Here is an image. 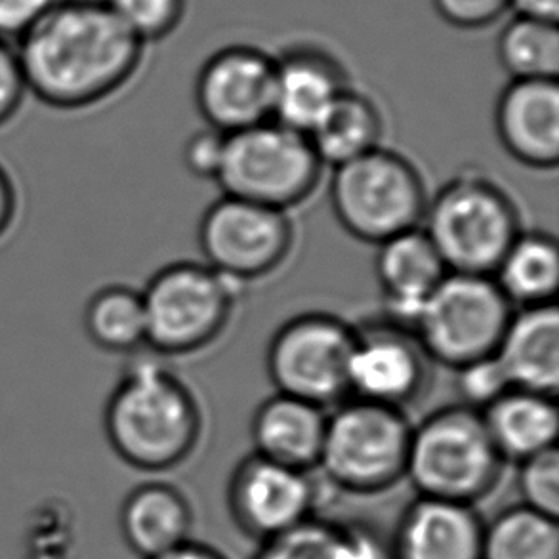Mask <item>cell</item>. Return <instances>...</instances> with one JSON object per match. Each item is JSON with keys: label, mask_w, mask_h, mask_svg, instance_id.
Returning a JSON list of instances; mask_svg holds the SVG:
<instances>
[{"label": "cell", "mask_w": 559, "mask_h": 559, "mask_svg": "<svg viewBox=\"0 0 559 559\" xmlns=\"http://www.w3.org/2000/svg\"><path fill=\"white\" fill-rule=\"evenodd\" d=\"M382 136L384 119L377 102L348 88L311 129L308 140L323 167L336 168L380 147Z\"/></svg>", "instance_id": "cb8c5ba5"}, {"label": "cell", "mask_w": 559, "mask_h": 559, "mask_svg": "<svg viewBox=\"0 0 559 559\" xmlns=\"http://www.w3.org/2000/svg\"><path fill=\"white\" fill-rule=\"evenodd\" d=\"M27 91L60 111L98 106L121 92L145 45L104 0H60L17 43Z\"/></svg>", "instance_id": "6da1fadb"}, {"label": "cell", "mask_w": 559, "mask_h": 559, "mask_svg": "<svg viewBox=\"0 0 559 559\" xmlns=\"http://www.w3.org/2000/svg\"><path fill=\"white\" fill-rule=\"evenodd\" d=\"M514 313L492 275L449 272L411 329L431 364L459 371L497 354Z\"/></svg>", "instance_id": "ba28073f"}, {"label": "cell", "mask_w": 559, "mask_h": 559, "mask_svg": "<svg viewBox=\"0 0 559 559\" xmlns=\"http://www.w3.org/2000/svg\"><path fill=\"white\" fill-rule=\"evenodd\" d=\"M321 487L313 472L283 466L250 453L237 462L226 489L235 530L257 545L318 515Z\"/></svg>", "instance_id": "7c38bea8"}, {"label": "cell", "mask_w": 559, "mask_h": 559, "mask_svg": "<svg viewBox=\"0 0 559 559\" xmlns=\"http://www.w3.org/2000/svg\"><path fill=\"white\" fill-rule=\"evenodd\" d=\"M481 559H559L558 520L522 502L500 510L485 522Z\"/></svg>", "instance_id": "4316f807"}, {"label": "cell", "mask_w": 559, "mask_h": 559, "mask_svg": "<svg viewBox=\"0 0 559 559\" xmlns=\"http://www.w3.org/2000/svg\"><path fill=\"white\" fill-rule=\"evenodd\" d=\"M152 559H229L226 554L204 543H197L195 538H191L182 546H178L175 550L160 554L157 558Z\"/></svg>", "instance_id": "f35d334b"}, {"label": "cell", "mask_w": 559, "mask_h": 559, "mask_svg": "<svg viewBox=\"0 0 559 559\" xmlns=\"http://www.w3.org/2000/svg\"><path fill=\"white\" fill-rule=\"evenodd\" d=\"M329 197L342 229L374 247L423 226L430 199L415 163L382 145L333 168Z\"/></svg>", "instance_id": "52a82bcc"}, {"label": "cell", "mask_w": 559, "mask_h": 559, "mask_svg": "<svg viewBox=\"0 0 559 559\" xmlns=\"http://www.w3.org/2000/svg\"><path fill=\"white\" fill-rule=\"evenodd\" d=\"M275 58L252 46H229L204 61L195 106L206 127L234 134L272 121Z\"/></svg>", "instance_id": "5bb4252c"}, {"label": "cell", "mask_w": 559, "mask_h": 559, "mask_svg": "<svg viewBox=\"0 0 559 559\" xmlns=\"http://www.w3.org/2000/svg\"><path fill=\"white\" fill-rule=\"evenodd\" d=\"M163 359L152 352L130 356L104 407L107 443L145 474L180 468L203 438L201 403Z\"/></svg>", "instance_id": "7a4b0ae2"}, {"label": "cell", "mask_w": 559, "mask_h": 559, "mask_svg": "<svg viewBox=\"0 0 559 559\" xmlns=\"http://www.w3.org/2000/svg\"><path fill=\"white\" fill-rule=\"evenodd\" d=\"M356 326L326 311L285 321L265 349V371L275 392L336 407L349 397V356Z\"/></svg>", "instance_id": "30bf717a"}, {"label": "cell", "mask_w": 559, "mask_h": 559, "mask_svg": "<svg viewBox=\"0 0 559 559\" xmlns=\"http://www.w3.org/2000/svg\"><path fill=\"white\" fill-rule=\"evenodd\" d=\"M431 367L411 326L390 318L365 323L349 356V397L407 411L428 390Z\"/></svg>", "instance_id": "4fadbf2b"}, {"label": "cell", "mask_w": 559, "mask_h": 559, "mask_svg": "<svg viewBox=\"0 0 559 559\" xmlns=\"http://www.w3.org/2000/svg\"><path fill=\"white\" fill-rule=\"evenodd\" d=\"M27 94L29 91L15 46L0 40V129L20 114Z\"/></svg>", "instance_id": "e575fe53"}, {"label": "cell", "mask_w": 559, "mask_h": 559, "mask_svg": "<svg viewBox=\"0 0 559 559\" xmlns=\"http://www.w3.org/2000/svg\"><path fill=\"white\" fill-rule=\"evenodd\" d=\"M510 12L558 22L559 0H510Z\"/></svg>", "instance_id": "74e56055"}, {"label": "cell", "mask_w": 559, "mask_h": 559, "mask_svg": "<svg viewBox=\"0 0 559 559\" xmlns=\"http://www.w3.org/2000/svg\"><path fill=\"white\" fill-rule=\"evenodd\" d=\"M558 397L515 390L481 411L485 426L502 461L522 464L558 447Z\"/></svg>", "instance_id": "7402d4cb"}, {"label": "cell", "mask_w": 559, "mask_h": 559, "mask_svg": "<svg viewBox=\"0 0 559 559\" xmlns=\"http://www.w3.org/2000/svg\"><path fill=\"white\" fill-rule=\"evenodd\" d=\"M250 559H390V546L365 523L313 515L258 545Z\"/></svg>", "instance_id": "603a6c76"}, {"label": "cell", "mask_w": 559, "mask_h": 559, "mask_svg": "<svg viewBox=\"0 0 559 559\" xmlns=\"http://www.w3.org/2000/svg\"><path fill=\"white\" fill-rule=\"evenodd\" d=\"M495 132L502 150L523 167H558V79L510 81L495 106Z\"/></svg>", "instance_id": "9a60e30c"}, {"label": "cell", "mask_w": 559, "mask_h": 559, "mask_svg": "<svg viewBox=\"0 0 559 559\" xmlns=\"http://www.w3.org/2000/svg\"><path fill=\"white\" fill-rule=\"evenodd\" d=\"M329 411L316 403L275 392L258 405L250 420L254 451L283 466L318 469Z\"/></svg>", "instance_id": "d6986e66"}, {"label": "cell", "mask_w": 559, "mask_h": 559, "mask_svg": "<svg viewBox=\"0 0 559 559\" xmlns=\"http://www.w3.org/2000/svg\"><path fill=\"white\" fill-rule=\"evenodd\" d=\"M484 527L477 507L416 497L395 523L390 559H481Z\"/></svg>", "instance_id": "2e32d148"}, {"label": "cell", "mask_w": 559, "mask_h": 559, "mask_svg": "<svg viewBox=\"0 0 559 559\" xmlns=\"http://www.w3.org/2000/svg\"><path fill=\"white\" fill-rule=\"evenodd\" d=\"M323 168L306 134L272 119L227 134L216 183L224 195L288 212L316 193Z\"/></svg>", "instance_id": "9c48e42d"}, {"label": "cell", "mask_w": 559, "mask_h": 559, "mask_svg": "<svg viewBox=\"0 0 559 559\" xmlns=\"http://www.w3.org/2000/svg\"><path fill=\"white\" fill-rule=\"evenodd\" d=\"M348 88V75L331 53L318 46L288 48L275 58L272 119L308 136Z\"/></svg>", "instance_id": "e0dca14e"}, {"label": "cell", "mask_w": 559, "mask_h": 559, "mask_svg": "<svg viewBox=\"0 0 559 559\" xmlns=\"http://www.w3.org/2000/svg\"><path fill=\"white\" fill-rule=\"evenodd\" d=\"M497 56L510 81L558 79V22L514 14L497 38Z\"/></svg>", "instance_id": "83f0119b"}, {"label": "cell", "mask_w": 559, "mask_h": 559, "mask_svg": "<svg viewBox=\"0 0 559 559\" xmlns=\"http://www.w3.org/2000/svg\"><path fill=\"white\" fill-rule=\"evenodd\" d=\"M424 234L447 270L492 275L523 231L512 195L479 170H462L428 199Z\"/></svg>", "instance_id": "277c9868"}, {"label": "cell", "mask_w": 559, "mask_h": 559, "mask_svg": "<svg viewBox=\"0 0 559 559\" xmlns=\"http://www.w3.org/2000/svg\"><path fill=\"white\" fill-rule=\"evenodd\" d=\"M79 522L63 499H46L31 510L23 531V558L75 559Z\"/></svg>", "instance_id": "f1b7e54d"}, {"label": "cell", "mask_w": 559, "mask_h": 559, "mask_svg": "<svg viewBox=\"0 0 559 559\" xmlns=\"http://www.w3.org/2000/svg\"><path fill=\"white\" fill-rule=\"evenodd\" d=\"M443 22L456 29L477 31L491 27L510 12V0H431Z\"/></svg>", "instance_id": "d6a6232c"}, {"label": "cell", "mask_w": 559, "mask_h": 559, "mask_svg": "<svg viewBox=\"0 0 559 559\" xmlns=\"http://www.w3.org/2000/svg\"><path fill=\"white\" fill-rule=\"evenodd\" d=\"M106 7L145 46L175 33L186 14V0H104Z\"/></svg>", "instance_id": "f546056e"}, {"label": "cell", "mask_w": 559, "mask_h": 559, "mask_svg": "<svg viewBox=\"0 0 559 559\" xmlns=\"http://www.w3.org/2000/svg\"><path fill=\"white\" fill-rule=\"evenodd\" d=\"M497 357L515 390L558 397V306L546 304L515 310Z\"/></svg>", "instance_id": "44dd1931"}, {"label": "cell", "mask_w": 559, "mask_h": 559, "mask_svg": "<svg viewBox=\"0 0 559 559\" xmlns=\"http://www.w3.org/2000/svg\"><path fill=\"white\" fill-rule=\"evenodd\" d=\"M224 152H226V134L206 127L195 132L183 145V165L188 168L189 175L195 176L199 180L216 182L222 160H224Z\"/></svg>", "instance_id": "836d02e7"}, {"label": "cell", "mask_w": 559, "mask_h": 559, "mask_svg": "<svg viewBox=\"0 0 559 559\" xmlns=\"http://www.w3.org/2000/svg\"><path fill=\"white\" fill-rule=\"evenodd\" d=\"M454 372H456V392L461 397L459 403L476 411H485L491 403L512 390L507 371L502 369L497 354L484 357Z\"/></svg>", "instance_id": "1f68e13d"}, {"label": "cell", "mask_w": 559, "mask_h": 559, "mask_svg": "<svg viewBox=\"0 0 559 559\" xmlns=\"http://www.w3.org/2000/svg\"><path fill=\"white\" fill-rule=\"evenodd\" d=\"M411 433L405 411L348 397L329 413L318 469L338 491L377 497L405 479Z\"/></svg>", "instance_id": "5b68a950"}, {"label": "cell", "mask_w": 559, "mask_h": 559, "mask_svg": "<svg viewBox=\"0 0 559 559\" xmlns=\"http://www.w3.org/2000/svg\"><path fill=\"white\" fill-rule=\"evenodd\" d=\"M195 510L188 495L168 481H145L122 500L119 530L138 558L152 559L193 538Z\"/></svg>", "instance_id": "ffe728a7"}, {"label": "cell", "mask_w": 559, "mask_h": 559, "mask_svg": "<svg viewBox=\"0 0 559 559\" xmlns=\"http://www.w3.org/2000/svg\"><path fill=\"white\" fill-rule=\"evenodd\" d=\"M500 290L515 310L556 304L559 285V250L546 231H522L492 273Z\"/></svg>", "instance_id": "d4e9b609"}, {"label": "cell", "mask_w": 559, "mask_h": 559, "mask_svg": "<svg viewBox=\"0 0 559 559\" xmlns=\"http://www.w3.org/2000/svg\"><path fill=\"white\" fill-rule=\"evenodd\" d=\"M295 239L288 212L231 195L214 201L197 229L204 264L239 287L277 272L295 249Z\"/></svg>", "instance_id": "8fae6325"}, {"label": "cell", "mask_w": 559, "mask_h": 559, "mask_svg": "<svg viewBox=\"0 0 559 559\" xmlns=\"http://www.w3.org/2000/svg\"><path fill=\"white\" fill-rule=\"evenodd\" d=\"M60 0H0V40L17 43Z\"/></svg>", "instance_id": "d590c367"}, {"label": "cell", "mask_w": 559, "mask_h": 559, "mask_svg": "<svg viewBox=\"0 0 559 559\" xmlns=\"http://www.w3.org/2000/svg\"><path fill=\"white\" fill-rule=\"evenodd\" d=\"M84 333L106 354L134 356L145 349L142 293L129 285H107L88 298L83 311Z\"/></svg>", "instance_id": "484cf974"}, {"label": "cell", "mask_w": 559, "mask_h": 559, "mask_svg": "<svg viewBox=\"0 0 559 559\" xmlns=\"http://www.w3.org/2000/svg\"><path fill=\"white\" fill-rule=\"evenodd\" d=\"M504 466L481 411L454 403L413 424L405 479L416 497L477 507L499 487Z\"/></svg>", "instance_id": "3957f363"}, {"label": "cell", "mask_w": 559, "mask_h": 559, "mask_svg": "<svg viewBox=\"0 0 559 559\" xmlns=\"http://www.w3.org/2000/svg\"><path fill=\"white\" fill-rule=\"evenodd\" d=\"M239 288L204 262L182 260L160 267L140 290L145 349L183 357L211 348L226 333Z\"/></svg>", "instance_id": "8992f818"}, {"label": "cell", "mask_w": 559, "mask_h": 559, "mask_svg": "<svg viewBox=\"0 0 559 559\" xmlns=\"http://www.w3.org/2000/svg\"><path fill=\"white\" fill-rule=\"evenodd\" d=\"M518 491L522 504L540 514L558 520L559 515V453L558 447L535 454L518 464Z\"/></svg>", "instance_id": "4dcf8cb0"}, {"label": "cell", "mask_w": 559, "mask_h": 559, "mask_svg": "<svg viewBox=\"0 0 559 559\" xmlns=\"http://www.w3.org/2000/svg\"><path fill=\"white\" fill-rule=\"evenodd\" d=\"M20 211V195L14 178L0 163V239L12 229Z\"/></svg>", "instance_id": "8d00e7d4"}, {"label": "cell", "mask_w": 559, "mask_h": 559, "mask_svg": "<svg viewBox=\"0 0 559 559\" xmlns=\"http://www.w3.org/2000/svg\"><path fill=\"white\" fill-rule=\"evenodd\" d=\"M447 273L443 258L439 257L423 227L377 245L374 275L378 287L388 318L401 325L413 326Z\"/></svg>", "instance_id": "ac0fdd59"}]
</instances>
